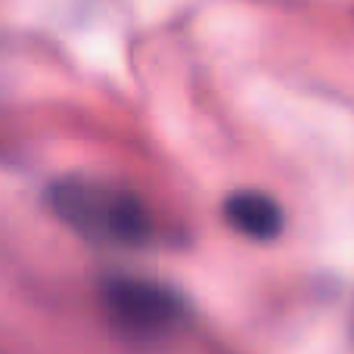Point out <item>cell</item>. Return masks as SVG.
<instances>
[{"label": "cell", "mask_w": 354, "mask_h": 354, "mask_svg": "<svg viewBox=\"0 0 354 354\" xmlns=\"http://www.w3.org/2000/svg\"><path fill=\"white\" fill-rule=\"evenodd\" d=\"M53 205L75 230L109 243H143L149 233V214L134 193L93 180L56 183Z\"/></svg>", "instance_id": "1"}, {"label": "cell", "mask_w": 354, "mask_h": 354, "mask_svg": "<svg viewBox=\"0 0 354 354\" xmlns=\"http://www.w3.org/2000/svg\"><path fill=\"white\" fill-rule=\"evenodd\" d=\"M103 305L112 324L128 336L156 339L171 333L187 314L174 289L140 277H112L103 283Z\"/></svg>", "instance_id": "2"}, {"label": "cell", "mask_w": 354, "mask_h": 354, "mask_svg": "<svg viewBox=\"0 0 354 354\" xmlns=\"http://www.w3.org/2000/svg\"><path fill=\"white\" fill-rule=\"evenodd\" d=\"M227 221L252 239H270L280 233L283 212L270 196L245 189V193H233L227 199Z\"/></svg>", "instance_id": "3"}]
</instances>
